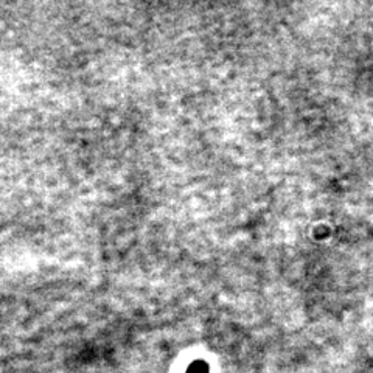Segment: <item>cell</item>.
Instances as JSON below:
<instances>
[{
    "label": "cell",
    "instance_id": "1",
    "mask_svg": "<svg viewBox=\"0 0 373 373\" xmlns=\"http://www.w3.org/2000/svg\"><path fill=\"white\" fill-rule=\"evenodd\" d=\"M185 373H210V365L204 360H196L189 365Z\"/></svg>",
    "mask_w": 373,
    "mask_h": 373
}]
</instances>
